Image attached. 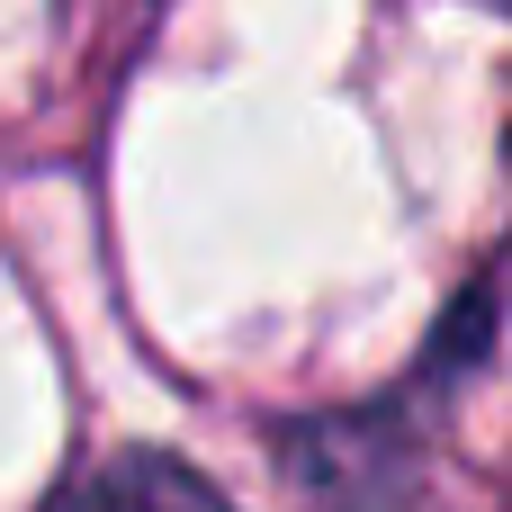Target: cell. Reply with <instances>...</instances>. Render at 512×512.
Segmentation results:
<instances>
[{
	"label": "cell",
	"mask_w": 512,
	"mask_h": 512,
	"mask_svg": "<svg viewBox=\"0 0 512 512\" xmlns=\"http://www.w3.org/2000/svg\"><path fill=\"white\" fill-rule=\"evenodd\" d=\"M54 512H234L198 468H180V459H162V450H117V459H99L81 486H63Z\"/></svg>",
	"instance_id": "6da1fadb"
},
{
	"label": "cell",
	"mask_w": 512,
	"mask_h": 512,
	"mask_svg": "<svg viewBox=\"0 0 512 512\" xmlns=\"http://www.w3.org/2000/svg\"><path fill=\"white\" fill-rule=\"evenodd\" d=\"M495 9H512V0H495Z\"/></svg>",
	"instance_id": "7a4b0ae2"
}]
</instances>
